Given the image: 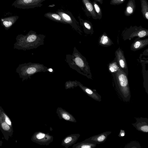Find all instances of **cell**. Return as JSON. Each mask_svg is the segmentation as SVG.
Masks as SVG:
<instances>
[{"instance_id": "24", "label": "cell", "mask_w": 148, "mask_h": 148, "mask_svg": "<svg viewBox=\"0 0 148 148\" xmlns=\"http://www.w3.org/2000/svg\"><path fill=\"white\" fill-rule=\"evenodd\" d=\"M78 86L77 81L76 80L75 81L69 80L66 81L65 84V87L66 89L73 88Z\"/></svg>"}, {"instance_id": "28", "label": "cell", "mask_w": 148, "mask_h": 148, "mask_svg": "<svg viewBox=\"0 0 148 148\" xmlns=\"http://www.w3.org/2000/svg\"><path fill=\"white\" fill-rule=\"evenodd\" d=\"M2 116L4 121H5V122L9 125L11 127L12 126V124L9 118L4 113H3V114Z\"/></svg>"}, {"instance_id": "15", "label": "cell", "mask_w": 148, "mask_h": 148, "mask_svg": "<svg viewBox=\"0 0 148 148\" xmlns=\"http://www.w3.org/2000/svg\"><path fill=\"white\" fill-rule=\"evenodd\" d=\"M86 9L88 14L94 19H98L95 11L93 5L90 0H82Z\"/></svg>"}, {"instance_id": "25", "label": "cell", "mask_w": 148, "mask_h": 148, "mask_svg": "<svg viewBox=\"0 0 148 148\" xmlns=\"http://www.w3.org/2000/svg\"><path fill=\"white\" fill-rule=\"evenodd\" d=\"M119 66L116 62H113L109 65V69L112 73H116L118 70Z\"/></svg>"}, {"instance_id": "5", "label": "cell", "mask_w": 148, "mask_h": 148, "mask_svg": "<svg viewBox=\"0 0 148 148\" xmlns=\"http://www.w3.org/2000/svg\"><path fill=\"white\" fill-rule=\"evenodd\" d=\"M46 0H16L12 4L15 8L22 9L32 8L40 7L41 3Z\"/></svg>"}, {"instance_id": "26", "label": "cell", "mask_w": 148, "mask_h": 148, "mask_svg": "<svg viewBox=\"0 0 148 148\" xmlns=\"http://www.w3.org/2000/svg\"><path fill=\"white\" fill-rule=\"evenodd\" d=\"M124 147L140 148H141V146L140 143L138 142L133 141L128 144Z\"/></svg>"}, {"instance_id": "17", "label": "cell", "mask_w": 148, "mask_h": 148, "mask_svg": "<svg viewBox=\"0 0 148 148\" xmlns=\"http://www.w3.org/2000/svg\"><path fill=\"white\" fill-rule=\"evenodd\" d=\"M148 44V39L136 40L132 45L131 49L133 51H135L142 49Z\"/></svg>"}, {"instance_id": "30", "label": "cell", "mask_w": 148, "mask_h": 148, "mask_svg": "<svg viewBox=\"0 0 148 148\" xmlns=\"http://www.w3.org/2000/svg\"><path fill=\"white\" fill-rule=\"evenodd\" d=\"M125 131L124 130L121 129L118 136L119 137H122L125 136Z\"/></svg>"}, {"instance_id": "18", "label": "cell", "mask_w": 148, "mask_h": 148, "mask_svg": "<svg viewBox=\"0 0 148 148\" xmlns=\"http://www.w3.org/2000/svg\"><path fill=\"white\" fill-rule=\"evenodd\" d=\"M96 144L82 141L77 143L74 144L72 147V148H94L96 146Z\"/></svg>"}, {"instance_id": "12", "label": "cell", "mask_w": 148, "mask_h": 148, "mask_svg": "<svg viewBox=\"0 0 148 148\" xmlns=\"http://www.w3.org/2000/svg\"><path fill=\"white\" fill-rule=\"evenodd\" d=\"M79 134H73L66 136L62 140L61 145L66 148L75 144L80 136Z\"/></svg>"}, {"instance_id": "10", "label": "cell", "mask_w": 148, "mask_h": 148, "mask_svg": "<svg viewBox=\"0 0 148 148\" xmlns=\"http://www.w3.org/2000/svg\"><path fill=\"white\" fill-rule=\"evenodd\" d=\"M78 86L87 95L93 99L99 102L101 101V96L95 90L91 89L84 86L80 82L77 81Z\"/></svg>"}, {"instance_id": "7", "label": "cell", "mask_w": 148, "mask_h": 148, "mask_svg": "<svg viewBox=\"0 0 148 148\" xmlns=\"http://www.w3.org/2000/svg\"><path fill=\"white\" fill-rule=\"evenodd\" d=\"M112 132L111 131L104 132L92 136L83 141L96 144L102 143L105 142L108 136Z\"/></svg>"}, {"instance_id": "14", "label": "cell", "mask_w": 148, "mask_h": 148, "mask_svg": "<svg viewBox=\"0 0 148 148\" xmlns=\"http://www.w3.org/2000/svg\"><path fill=\"white\" fill-rule=\"evenodd\" d=\"M133 27L134 30L130 36V38H133L135 36H138L139 38L145 37L148 35V30L142 27L135 26Z\"/></svg>"}, {"instance_id": "20", "label": "cell", "mask_w": 148, "mask_h": 148, "mask_svg": "<svg viewBox=\"0 0 148 148\" xmlns=\"http://www.w3.org/2000/svg\"><path fill=\"white\" fill-rule=\"evenodd\" d=\"M44 16L53 21L65 24V22L58 14L48 12L45 14Z\"/></svg>"}, {"instance_id": "3", "label": "cell", "mask_w": 148, "mask_h": 148, "mask_svg": "<svg viewBox=\"0 0 148 148\" xmlns=\"http://www.w3.org/2000/svg\"><path fill=\"white\" fill-rule=\"evenodd\" d=\"M48 71V68L42 64L29 62L19 64L16 71L23 81L31 79V76L36 73L45 72Z\"/></svg>"}, {"instance_id": "19", "label": "cell", "mask_w": 148, "mask_h": 148, "mask_svg": "<svg viewBox=\"0 0 148 148\" xmlns=\"http://www.w3.org/2000/svg\"><path fill=\"white\" fill-rule=\"evenodd\" d=\"M141 12L143 17L148 21V2L147 0H140Z\"/></svg>"}, {"instance_id": "31", "label": "cell", "mask_w": 148, "mask_h": 148, "mask_svg": "<svg viewBox=\"0 0 148 148\" xmlns=\"http://www.w3.org/2000/svg\"><path fill=\"white\" fill-rule=\"evenodd\" d=\"M97 2H99L100 4H102L103 3V0H94Z\"/></svg>"}, {"instance_id": "8", "label": "cell", "mask_w": 148, "mask_h": 148, "mask_svg": "<svg viewBox=\"0 0 148 148\" xmlns=\"http://www.w3.org/2000/svg\"><path fill=\"white\" fill-rule=\"evenodd\" d=\"M136 121L132 125L138 131L145 133L148 132V119L147 118L134 117Z\"/></svg>"}, {"instance_id": "9", "label": "cell", "mask_w": 148, "mask_h": 148, "mask_svg": "<svg viewBox=\"0 0 148 148\" xmlns=\"http://www.w3.org/2000/svg\"><path fill=\"white\" fill-rule=\"evenodd\" d=\"M115 55L119 66L126 75H127V66L123 51L119 48L116 51Z\"/></svg>"}, {"instance_id": "2", "label": "cell", "mask_w": 148, "mask_h": 148, "mask_svg": "<svg viewBox=\"0 0 148 148\" xmlns=\"http://www.w3.org/2000/svg\"><path fill=\"white\" fill-rule=\"evenodd\" d=\"M65 60L70 68L88 78L92 79L90 68L86 58L75 47L72 54L66 55Z\"/></svg>"}, {"instance_id": "27", "label": "cell", "mask_w": 148, "mask_h": 148, "mask_svg": "<svg viewBox=\"0 0 148 148\" xmlns=\"http://www.w3.org/2000/svg\"><path fill=\"white\" fill-rule=\"evenodd\" d=\"M125 1V0H111L110 4L113 5H119L123 3Z\"/></svg>"}, {"instance_id": "29", "label": "cell", "mask_w": 148, "mask_h": 148, "mask_svg": "<svg viewBox=\"0 0 148 148\" xmlns=\"http://www.w3.org/2000/svg\"><path fill=\"white\" fill-rule=\"evenodd\" d=\"M2 129L6 131H9L10 130L9 125L5 122H3L1 124Z\"/></svg>"}, {"instance_id": "1", "label": "cell", "mask_w": 148, "mask_h": 148, "mask_svg": "<svg viewBox=\"0 0 148 148\" xmlns=\"http://www.w3.org/2000/svg\"><path fill=\"white\" fill-rule=\"evenodd\" d=\"M45 35L37 34L36 32L31 30L26 35H18L14 48L18 50H29L36 49L44 44Z\"/></svg>"}, {"instance_id": "22", "label": "cell", "mask_w": 148, "mask_h": 148, "mask_svg": "<svg viewBox=\"0 0 148 148\" xmlns=\"http://www.w3.org/2000/svg\"><path fill=\"white\" fill-rule=\"evenodd\" d=\"M99 44L102 46H109L111 44V41L105 34H103L99 40Z\"/></svg>"}, {"instance_id": "16", "label": "cell", "mask_w": 148, "mask_h": 148, "mask_svg": "<svg viewBox=\"0 0 148 148\" xmlns=\"http://www.w3.org/2000/svg\"><path fill=\"white\" fill-rule=\"evenodd\" d=\"M136 5L135 0H129L124 12L125 15L129 16L132 15L136 9Z\"/></svg>"}, {"instance_id": "13", "label": "cell", "mask_w": 148, "mask_h": 148, "mask_svg": "<svg viewBox=\"0 0 148 148\" xmlns=\"http://www.w3.org/2000/svg\"><path fill=\"white\" fill-rule=\"evenodd\" d=\"M18 16H12L1 18L0 20L1 25L7 30L9 29L18 18Z\"/></svg>"}, {"instance_id": "11", "label": "cell", "mask_w": 148, "mask_h": 148, "mask_svg": "<svg viewBox=\"0 0 148 148\" xmlns=\"http://www.w3.org/2000/svg\"><path fill=\"white\" fill-rule=\"evenodd\" d=\"M56 113L60 119L73 123L77 122L75 118L72 114L61 107H58L57 108Z\"/></svg>"}, {"instance_id": "23", "label": "cell", "mask_w": 148, "mask_h": 148, "mask_svg": "<svg viewBox=\"0 0 148 148\" xmlns=\"http://www.w3.org/2000/svg\"><path fill=\"white\" fill-rule=\"evenodd\" d=\"M92 3L98 18V19L100 20L102 18V12L101 8L95 1L94 0Z\"/></svg>"}, {"instance_id": "21", "label": "cell", "mask_w": 148, "mask_h": 148, "mask_svg": "<svg viewBox=\"0 0 148 148\" xmlns=\"http://www.w3.org/2000/svg\"><path fill=\"white\" fill-rule=\"evenodd\" d=\"M81 24L83 27L85 33H91L93 32L92 25L90 22L88 21L82 20Z\"/></svg>"}, {"instance_id": "4", "label": "cell", "mask_w": 148, "mask_h": 148, "mask_svg": "<svg viewBox=\"0 0 148 148\" xmlns=\"http://www.w3.org/2000/svg\"><path fill=\"white\" fill-rule=\"evenodd\" d=\"M115 73V84L118 92L124 101H129L131 96L127 75L120 67Z\"/></svg>"}, {"instance_id": "6", "label": "cell", "mask_w": 148, "mask_h": 148, "mask_svg": "<svg viewBox=\"0 0 148 148\" xmlns=\"http://www.w3.org/2000/svg\"><path fill=\"white\" fill-rule=\"evenodd\" d=\"M53 138L49 133L38 131L35 132L31 138L33 142L41 145H48L53 140Z\"/></svg>"}]
</instances>
